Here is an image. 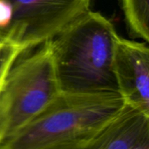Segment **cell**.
<instances>
[{
  "label": "cell",
  "instance_id": "obj_2",
  "mask_svg": "<svg viewBox=\"0 0 149 149\" xmlns=\"http://www.w3.org/2000/svg\"><path fill=\"white\" fill-rule=\"evenodd\" d=\"M124 103L119 92H60L0 149H86Z\"/></svg>",
  "mask_w": 149,
  "mask_h": 149
},
{
  "label": "cell",
  "instance_id": "obj_5",
  "mask_svg": "<svg viewBox=\"0 0 149 149\" xmlns=\"http://www.w3.org/2000/svg\"><path fill=\"white\" fill-rule=\"evenodd\" d=\"M118 91L124 102L149 113V50L144 43L119 38L113 58Z\"/></svg>",
  "mask_w": 149,
  "mask_h": 149
},
{
  "label": "cell",
  "instance_id": "obj_9",
  "mask_svg": "<svg viewBox=\"0 0 149 149\" xmlns=\"http://www.w3.org/2000/svg\"><path fill=\"white\" fill-rule=\"evenodd\" d=\"M12 18V7L8 0H0V34L7 29Z\"/></svg>",
  "mask_w": 149,
  "mask_h": 149
},
{
  "label": "cell",
  "instance_id": "obj_6",
  "mask_svg": "<svg viewBox=\"0 0 149 149\" xmlns=\"http://www.w3.org/2000/svg\"><path fill=\"white\" fill-rule=\"evenodd\" d=\"M86 149H149V113L124 103Z\"/></svg>",
  "mask_w": 149,
  "mask_h": 149
},
{
  "label": "cell",
  "instance_id": "obj_1",
  "mask_svg": "<svg viewBox=\"0 0 149 149\" xmlns=\"http://www.w3.org/2000/svg\"><path fill=\"white\" fill-rule=\"evenodd\" d=\"M120 36L113 24L88 10L50 39L61 92H119L113 69Z\"/></svg>",
  "mask_w": 149,
  "mask_h": 149
},
{
  "label": "cell",
  "instance_id": "obj_8",
  "mask_svg": "<svg viewBox=\"0 0 149 149\" xmlns=\"http://www.w3.org/2000/svg\"><path fill=\"white\" fill-rule=\"evenodd\" d=\"M23 51V48L0 37V89L10 65Z\"/></svg>",
  "mask_w": 149,
  "mask_h": 149
},
{
  "label": "cell",
  "instance_id": "obj_3",
  "mask_svg": "<svg viewBox=\"0 0 149 149\" xmlns=\"http://www.w3.org/2000/svg\"><path fill=\"white\" fill-rule=\"evenodd\" d=\"M60 92L50 41L24 50L0 89V145L34 120Z\"/></svg>",
  "mask_w": 149,
  "mask_h": 149
},
{
  "label": "cell",
  "instance_id": "obj_7",
  "mask_svg": "<svg viewBox=\"0 0 149 149\" xmlns=\"http://www.w3.org/2000/svg\"><path fill=\"white\" fill-rule=\"evenodd\" d=\"M129 31L135 38L149 41V0H121Z\"/></svg>",
  "mask_w": 149,
  "mask_h": 149
},
{
  "label": "cell",
  "instance_id": "obj_4",
  "mask_svg": "<svg viewBox=\"0 0 149 149\" xmlns=\"http://www.w3.org/2000/svg\"><path fill=\"white\" fill-rule=\"evenodd\" d=\"M10 24L0 37L24 50L46 42L90 10L91 0H8Z\"/></svg>",
  "mask_w": 149,
  "mask_h": 149
}]
</instances>
